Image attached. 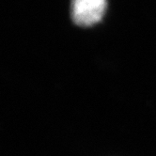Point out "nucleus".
<instances>
[{
    "label": "nucleus",
    "instance_id": "nucleus-1",
    "mask_svg": "<svg viewBox=\"0 0 156 156\" xmlns=\"http://www.w3.org/2000/svg\"><path fill=\"white\" fill-rule=\"evenodd\" d=\"M105 9L106 0H72V19L78 26L90 27L102 20Z\"/></svg>",
    "mask_w": 156,
    "mask_h": 156
}]
</instances>
